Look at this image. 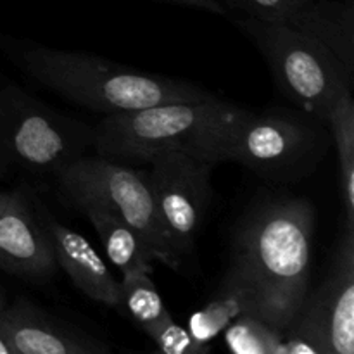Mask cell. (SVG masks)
Listing matches in <instances>:
<instances>
[{"instance_id": "6da1fadb", "label": "cell", "mask_w": 354, "mask_h": 354, "mask_svg": "<svg viewBox=\"0 0 354 354\" xmlns=\"http://www.w3.org/2000/svg\"><path fill=\"white\" fill-rule=\"evenodd\" d=\"M315 207L306 199H268L239 227L232 261L256 292V317L286 332L310 290Z\"/></svg>"}, {"instance_id": "7a4b0ae2", "label": "cell", "mask_w": 354, "mask_h": 354, "mask_svg": "<svg viewBox=\"0 0 354 354\" xmlns=\"http://www.w3.org/2000/svg\"><path fill=\"white\" fill-rule=\"evenodd\" d=\"M249 113L214 97L106 114L92 127V149L127 166L149 165L166 152H182L218 166L227 162L232 137Z\"/></svg>"}, {"instance_id": "3957f363", "label": "cell", "mask_w": 354, "mask_h": 354, "mask_svg": "<svg viewBox=\"0 0 354 354\" xmlns=\"http://www.w3.org/2000/svg\"><path fill=\"white\" fill-rule=\"evenodd\" d=\"M7 50L35 82L95 113L113 114L158 104L199 102L216 97L192 82L142 73L83 52L23 41L10 44Z\"/></svg>"}, {"instance_id": "277c9868", "label": "cell", "mask_w": 354, "mask_h": 354, "mask_svg": "<svg viewBox=\"0 0 354 354\" xmlns=\"http://www.w3.org/2000/svg\"><path fill=\"white\" fill-rule=\"evenodd\" d=\"M92 149V127L0 82V180L57 176Z\"/></svg>"}, {"instance_id": "5b68a950", "label": "cell", "mask_w": 354, "mask_h": 354, "mask_svg": "<svg viewBox=\"0 0 354 354\" xmlns=\"http://www.w3.org/2000/svg\"><path fill=\"white\" fill-rule=\"evenodd\" d=\"M235 24L261 52L273 82L297 109L327 123L335 104L351 93L354 76L327 47L308 35L283 23L254 17Z\"/></svg>"}, {"instance_id": "8992f818", "label": "cell", "mask_w": 354, "mask_h": 354, "mask_svg": "<svg viewBox=\"0 0 354 354\" xmlns=\"http://www.w3.org/2000/svg\"><path fill=\"white\" fill-rule=\"evenodd\" d=\"M55 178L59 194L73 207L93 206L114 214L140 235L152 258L171 270L180 268L182 258L176 254L159 216L147 173L102 156L83 154Z\"/></svg>"}, {"instance_id": "52a82bcc", "label": "cell", "mask_w": 354, "mask_h": 354, "mask_svg": "<svg viewBox=\"0 0 354 354\" xmlns=\"http://www.w3.org/2000/svg\"><path fill=\"white\" fill-rule=\"evenodd\" d=\"M324 120L297 107H266L249 113L239 124L227 152V162H237L259 178L292 183L313 175L330 145Z\"/></svg>"}, {"instance_id": "ba28073f", "label": "cell", "mask_w": 354, "mask_h": 354, "mask_svg": "<svg viewBox=\"0 0 354 354\" xmlns=\"http://www.w3.org/2000/svg\"><path fill=\"white\" fill-rule=\"evenodd\" d=\"M353 353L354 225H346L327 277L313 296H306L290 327L283 332L280 354Z\"/></svg>"}, {"instance_id": "9c48e42d", "label": "cell", "mask_w": 354, "mask_h": 354, "mask_svg": "<svg viewBox=\"0 0 354 354\" xmlns=\"http://www.w3.org/2000/svg\"><path fill=\"white\" fill-rule=\"evenodd\" d=\"M147 183L176 254H189L209 207L211 173L216 166L182 152L152 159Z\"/></svg>"}, {"instance_id": "30bf717a", "label": "cell", "mask_w": 354, "mask_h": 354, "mask_svg": "<svg viewBox=\"0 0 354 354\" xmlns=\"http://www.w3.org/2000/svg\"><path fill=\"white\" fill-rule=\"evenodd\" d=\"M0 328L14 354H107L111 346L48 313L28 297L0 311Z\"/></svg>"}, {"instance_id": "8fae6325", "label": "cell", "mask_w": 354, "mask_h": 354, "mask_svg": "<svg viewBox=\"0 0 354 354\" xmlns=\"http://www.w3.org/2000/svg\"><path fill=\"white\" fill-rule=\"evenodd\" d=\"M0 268L35 282L48 280L57 272L44 218L21 190H14L9 206L0 214Z\"/></svg>"}, {"instance_id": "7c38bea8", "label": "cell", "mask_w": 354, "mask_h": 354, "mask_svg": "<svg viewBox=\"0 0 354 354\" xmlns=\"http://www.w3.org/2000/svg\"><path fill=\"white\" fill-rule=\"evenodd\" d=\"M41 218L50 237L57 266L64 270L76 289L95 303L121 310L120 282L114 279L93 245L82 234L61 225L48 214H41Z\"/></svg>"}, {"instance_id": "4fadbf2b", "label": "cell", "mask_w": 354, "mask_h": 354, "mask_svg": "<svg viewBox=\"0 0 354 354\" xmlns=\"http://www.w3.org/2000/svg\"><path fill=\"white\" fill-rule=\"evenodd\" d=\"M283 24L327 47L354 76V7L351 2L313 0Z\"/></svg>"}, {"instance_id": "5bb4252c", "label": "cell", "mask_w": 354, "mask_h": 354, "mask_svg": "<svg viewBox=\"0 0 354 354\" xmlns=\"http://www.w3.org/2000/svg\"><path fill=\"white\" fill-rule=\"evenodd\" d=\"M256 308L258 303L251 280L241 265L232 261L216 294L203 310L190 317L189 332L196 341L209 344L235 318L248 313L256 317Z\"/></svg>"}, {"instance_id": "9a60e30c", "label": "cell", "mask_w": 354, "mask_h": 354, "mask_svg": "<svg viewBox=\"0 0 354 354\" xmlns=\"http://www.w3.org/2000/svg\"><path fill=\"white\" fill-rule=\"evenodd\" d=\"M80 211L93 225L104 249H106L107 259L113 263V266L121 275H128V273H149V275H152L154 258L133 228L128 227L118 216L99 209V207L86 206Z\"/></svg>"}, {"instance_id": "2e32d148", "label": "cell", "mask_w": 354, "mask_h": 354, "mask_svg": "<svg viewBox=\"0 0 354 354\" xmlns=\"http://www.w3.org/2000/svg\"><path fill=\"white\" fill-rule=\"evenodd\" d=\"M327 127L337 151L339 199L346 225H354V100L351 93L335 104L328 114Z\"/></svg>"}, {"instance_id": "e0dca14e", "label": "cell", "mask_w": 354, "mask_h": 354, "mask_svg": "<svg viewBox=\"0 0 354 354\" xmlns=\"http://www.w3.org/2000/svg\"><path fill=\"white\" fill-rule=\"evenodd\" d=\"M120 304L144 332L171 317L149 273H128L120 280Z\"/></svg>"}, {"instance_id": "ac0fdd59", "label": "cell", "mask_w": 354, "mask_h": 354, "mask_svg": "<svg viewBox=\"0 0 354 354\" xmlns=\"http://www.w3.org/2000/svg\"><path fill=\"white\" fill-rule=\"evenodd\" d=\"M225 344L235 354H280L283 330L254 315L235 318L223 330Z\"/></svg>"}, {"instance_id": "d6986e66", "label": "cell", "mask_w": 354, "mask_h": 354, "mask_svg": "<svg viewBox=\"0 0 354 354\" xmlns=\"http://www.w3.org/2000/svg\"><path fill=\"white\" fill-rule=\"evenodd\" d=\"M145 334L151 337L159 351L166 354H203L209 351V344L196 341L187 328L173 320V317L161 320Z\"/></svg>"}, {"instance_id": "ffe728a7", "label": "cell", "mask_w": 354, "mask_h": 354, "mask_svg": "<svg viewBox=\"0 0 354 354\" xmlns=\"http://www.w3.org/2000/svg\"><path fill=\"white\" fill-rule=\"evenodd\" d=\"M310 2L313 0H232L235 7L248 14V17L268 23H283Z\"/></svg>"}, {"instance_id": "44dd1931", "label": "cell", "mask_w": 354, "mask_h": 354, "mask_svg": "<svg viewBox=\"0 0 354 354\" xmlns=\"http://www.w3.org/2000/svg\"><path fill=\"white\" fill-rule=\"evenodd\" d=\"M168 2L183 3V6L196 7V9L207 10V12H213V14H220V16H225V14H227V10L223 9V6H221L218 0H168Z\"/></svg>"}, {"instance_id": "7402d4cb", "label": "cell", "mask_w": 354, "mask_h": 354, "mask_svg": "<svg viewBox=\"0 0 354 354\" xmlns=\"http://www.w3.org/2000/svg\"><path fill=\"white\" fill-rule=\"evenodd\" d=\"M0 354H14L9 341H7L6 334L2 332V328H0Z\"/></svg>"}, {"instance_id": "603a6c76", "label": "cell", "mask_w": 354, "mask_h": 354, "mask_svg": "<svg viewBox=\"0 0 354 354\" xmlns=\"http://www.w3.org/2000/svg\"><path fill=\"white\" fill-rule=\"evenodd\" d=\"M10 199H12V192H0V214L9 206Z\"/></svg>"}, {"instance_id": "cb8c5ba5", "label": "cell", "mask_w": 354, "mask_h": 354, "mask_svg": "<svg viewBox=\"0 0 354 354\" xmlns=\"http://www.w3.org/2000/svg\"><path fill=\"white\" fill-rule=\"evenodd\" d=\"M6 304H7V301H6V296H3V290L0 289V311H2L3 308H6Z\"/></svg>"}, {"instance_id": "d4e9b609", "label": "cell", "mask_w": 354, "mask_h": 354, "mask_svg": "<svg viewBox=\"0 0 354 354\" xmlns=\"http://www.w3.org/2000/svg\"><path fill=\"white\" fill-rule=\"evenodd\" d=\"M344 2H351L353 3V0H344Z\"/></svg>"}]
</instances>
